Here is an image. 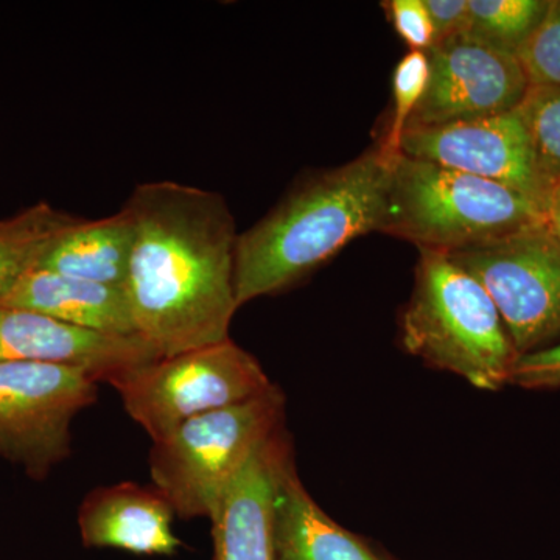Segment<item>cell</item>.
Returning <instances> with one entry per match:
<instances>
[{"label":"cell","mask_w":560,"mask_h":560,"mask_svg":"<svg viewBox=\"0 0 560 560\" xmlns=\"http://www.w3.org/2000/svg\"><path fill=\"white\" fill-rule=\"evenodd\" d=\"M125 294L136 334L161 359L230 340L237 231L226 198L178 180L139 184Z\"/></svg>","instance_id":"6da1fadb"},{"label":"cell","mask_w":560,"mask_h":560,"mask_svg":"<svg viewBox=\"0 0 560 560\" xmlns=\"http://www.w3.org/2000/svg\"><path fill=\"white\" fill-rule=\"evenodd\" d=\"M397 158V156H396ZM378 147L296 180L235 246L238 307L298 285L370 232H381L390 167Z\"/></svg>","instance_id":"7a4b0ae2"},{"label":"cell","mask_w":560,"mask_h":560,"mask_svg":"<svg viewBox=\"0 0 560 560\" xmlns=\"http://www.w3.org/2000/svg\"><path fill=\"white\" fill-rule=\"evenodd\" d=\"M400 342L431 368L475 388L510 385L518 359L492 298L447 254L419 249L415 287L400 316Z\"/></svg>","instance_id":"3957f363"},{"label":"cell","mask_w":560,"mask_h":560,"mask_svg":"<svg viewBox=\"0 0 560 560\" xmlns=\"http://www.w3.org/2000/svg\"><path fill=\"white\" fill-rule=\"evenodd\" d=\"M540 223L539 206L510 187L404 153L393 161L381 232L418 249L455 254Z\"/></svg>","instance_id":"277c9868"},{"label":"cell","mask_w":560,"mask_h":560,"mask_svg":"<svg viewBox=\"0 0 560 560\" xmlns=\"http://www.w3.org/2000/svg\"><path fill=\"white\" fill-rule=\"evenodd\" d=\"M285 396L278 386L254 399L187 420L150 451L153 486L176 517L210 518L224 490L253 453L283 427Z\"/></svg>","instance_id":"5b68a950"},{"label":"cell","mask_w":560,"mask_h":560,"mask_svg":"<svg viewBox=\"0 0 560 560\" xmlns=\"http://www.w3.org/2000/svg\"><path fill=\"white\" fill-rule=\"evenodd\" d=\"M110 386L154 442L197 416L259 397L275 383L230 338L151 361Z\"/></svg>","instance_id":"8992f818"},{"label":"cell","mask_w":560,"mask_h":560,"mask_svg":"<svg viewBox=\"0 0 560 560\" xmlns=\"http://www.w3.org/2000/svg\"><path fill=\"white\" fill-rule=\"evenodd\" d=\"M447 256L488 291L518 357L560 338V242L547 224Z\"/></svg>","instance_id":"52a82bcc"},{"label":"cell","mask_w":560,"mask_h":560,"mask_svg":"<svg viewBox=\"0 0 560 560\" xmlns=\"http://www.w3.org/2000/svg\"><path fill=\"white\" fill-rule=\"evenodd\" d=\"M98 383L73 368L0 364V456L40 481L72 451L73 419L97 401Z\"/></svg>","instance_id":"ba28073f"},{"label":"cell","mask_w":560,"mask_h":560,"mask_svg":"<svg viewBox=\"0 0 560 560\" xmlns=\"http://www.w3.org/2000/svg\"><path fill=\"white\" fill-rule=\"evenodd\" d=\"M425 54L429 84L408 128L442 127L510 113L522 105L529 90L517 55L463 33L434 44Z\"/></svg>","instance_id":"9c48e42d"},{"label":"cell","mask_w":560,"mask_h":560,"mask_svg":"<svg viewBox=\"0 0 560 560\" xmlns=\"http://www.w3.org/2000/svg\"><path fill=\"white\" fill-rule=\"evenodd\" d=\"M400 151L510 187L540 209L551 186L537 167L533 143L518 108L442 127L408 128Z\"/></svg>","instance_id":"30bf717a"},{"label":"cell","mask_w":560,"mask_h":560,"mask_svg":"<svg viewBox=\"0 0 560 560\" xmlns=\"http://www.w3.org/2000/svg\"><path fill=\"white\" fill-rule=\"evenodd\" d=\"M158 359L156 350L138 335L97 334L27 308L0 304V364H60L113 385Z\"/></svg>","instance_id":"8fae6325"},{"label":"cell","mask_w":560,"mask_h":560,"mask_svg":"<svg viewBox=\"0 0 560 560\" xmlns=\"http://www.w3.org/2000/svg\"><path fill=\"white\" fill-rule=\"evenodd\" d=\"M291 455L282 427L235 475L209 518L213 560H276V497L280 471Z\"/></svg>","instance_id":"7c38bea8"},{"label":"cell","mask_w":560,"mask_h":560,"mask_svg":"<svg viewBox=\"0 0 560 560\" xmlns=\"http://www.w3.org/2000/svg\"><path fill=\"white\" fill-rule=\"evenodd\" d=\"M176 512L161 490L117 482L92 490L79 511L88 548H113L140 556H173L183 547L173 530Z\"/></svg>","instance_id":"4fadbf2b"},{"label":"cell","mask_w":560,"mask_h":560,"mask_svg":"<svg viewBox=\"0 0 560 560\" xmlns=\"http://www.w3.org/2000/svg\"><path fill=\"white\" fill-rule=\"evenodd\" d=\"M0 304L27 308L97 334L138 335L124 289L68 278L39 267L28 271Z\"/></svg>","instance_id":"5bb4252c"},{"label":"cell","mask_w":560,"mask_h":560,"mask_svg":"<svg viewBox=\"0 0 560 560\" xmlns=\"http://www.w3.org/2000/svg\"><path fill=\"white\" fill-rule=\"evenodd\" d=\"M275 545L276 560H389L320 510L302 485L293 455L280 471Z\"/></svg>","instance_id":"9a60e30c"},{"label":"cell","mask_w":560,"mask_h":560,"mask_svg":"<svg viewBox=\"0 0 560 560\" xmlns=\"http://www.w3.org/2000/svg\"><path fill=\"white\" fill-rule=\"evenodd\" d=\"M132 243L135 226L125 208L105 219L79 217L55 238L38 267L68 278L125 289Z\"/></svg>","instance_id":"2e32d148"},{"label":"cell","mask_w":560,"mask_h":560,"mask_svg":"<svg viewBox=\"0 0 560 560\" xmlns=\"http://www.w3.org/2000/svg\"><path fill=\"white\" fill-rule=\"evenodd\" d=\"M77 219L40 201L0 221V302L28 271L38 267L55 238Z\"/></svg>","instance_id":"e0dca14e"},{"label":"cell","mask_w":560,"mask_h":560,"mask_svg":"<svg viewBox=\"0 0 560 560\" xmlns=\"http://www.w3.org/2000/svg\"><path fill=\"white\" fill-rule=\"evenodd\" d=\"M551 0H467L463 35L517 55L539 27Z\"/></svg>","instance_id":"ac0fdd59"},{"label":"cell","mask_w":560,"mask_h":560,"mask_svg":"<svg viewBox=\"0 0 560 560\" xmlns=\"http://www.w3.org/2000/svg\"><path fill=\"white\" fill-rule=\"evenodd\" d=\"M537 167L550 183L560 178V88L529 86L518 106Z\"/></svg>","instance_id":"d6986e66"},{"label":"cell","mask_w":560,"mask_h":560,"mask_svg":"<svg viewBox=\"0 0 560 560\" xmlns=\"http://www.w3.org/2000/svg\"><path fill=\"white\" fill-rule=\"evenodd\" d=\"M429 77L430 65L425 51H408L394 69L389 120L385 135L377 143L386 156L396 158L401 153V139L410 125L416 106L425 94Z\"/></svg>","instance_id":"ffe728a7"},{"label":"cell","mask_w":560,"mask_h":560,"mask_svg":"<svg viewBox=\"0 0 560 560\" xmlns=\"http://www.w3.org/2000/svg\"><path fill=\"white\" fill-rule=\"evenodd\" d=\"M517 58L529 86L560 88V0H551L550 9Z\"/></svg>","instance_id":"44dd1931"},{"label":"cell","mask_w":560,"mask_h":560,"mask_svg":"<svg viewBox=\"0 0 560 560\" xmlns=\"http://www.w3.org/2000/svg\"><path fill=\"white\" fill-rule=\"evenodd\" d=\"M383 7L394 31L411 50L429 51L433 47V25L423 0H389Z\"/></svg>","instance_id":"7402d4cb"},{"label":"cell","mask_w":560,"mask_h":560,"mask_svg":"<svg viewBox=\"0 0 560 560\" xmlns=\"http://www.w3.org/2000/svg\"><path fill=\"white\" fill-rule=\"evenodd\" d=\"M510 385L525 389L560 388V342L518 357Z\"/></svg>","instance_id":"603a6c76"},{"label":"cell","mask_w":560,"mask_h":560,"mask_svg":"<svg viewBox=\"0 0 560 560\" xmlns=\"http://www.w3.org/2000/svg\"><path fill=\"white\" fill-rule=\"evenodd\" d=\"M423 3L433 25L434 44L463 33L467 18V0H423Z\"/></svg>","instance_id":"cb8c5ba5"},{"label":"cell","mask_w":560,"mask_h":560,"mask_svg":"<svg viewBox=\"0 0 560 560\" xmlns=\"http://www.w3.org/2000/svg\"><path fill=\"white\" fill-rule=\"evenodd\" d=\"M541 212H544L545 224H547L548 230L560 242V178L552 180L547 197H545L544 206H541Z\"/></svg>","instance_id":"d4e9b609"}]
</instances>
